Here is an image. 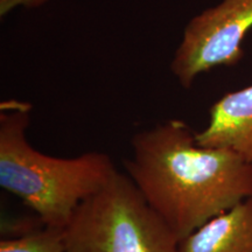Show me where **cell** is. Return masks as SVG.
Returning a JSON list of instances; mask_svg holds the SVG:
<instances>
[{
    "label": "cell",
    "instance_id": "obj_3",
    "mask_svg": "<svg viewBox=\"0 0 252 252\" xmlns=\"http://www.w3.org/2000/svg\"><path fill=\"white\" fill-rule=\"evenodd\" d=\"M179 242L119 172L77 207L64 228V252H178Z\"/></svg>",
    "mask_w": 252,
    "mask_h": 252
},
{
    "label": "cell",
    "instance_id": "obj_6",
    "mask_svg": "<svg viewBox=\"0 0 252 252\" xmlns=\"http://www.w3.org/2000/svg\"><path fill=\"white\" fill-rule=\"evenodd\" d=\"M178 252H252V197L182 238Z\"/></svg>",
    "mask_w": 252,
    "mask_h": 252
},
{
    "label": "cell",
    "instance_id": "obj_5",
    "mask_svg": "<svg viewBox=\"0 0 252 252\" xmlns=\"http://www.w3.org/2000/svg\"><path fill=\"white\" fill-rule=\"evenodd\" d=\"M198 145L229 150L252 163V86L232 91L213 104L209 123L196 132Z\"/></svg>",
    "mask_w": 252,
    "mask_h": 252
},
{
    "label": "cell",
    "instance_id": "obj_7",
    "mask_svg": "<svg viewBox=\"0 0 252 252\" xmlns=\"http://www.w3.org/2000/svg\"><path fill=\"white\" fill-rule=\"evenodd\" d=\"M64 228L42 224L0 242V252H64Z\"/></svg>",
    "mask_w": 252,
    "mask_h": 252
},
{
    "label": "cell",
    "instance_id": "obj_1",
    "mask_svg": "<svg viewBox=\"0 0 252 252\" xmlns=\"http://www.w3.org/2000/svg\"><path fill=\"white\" fill-rule=\"evenodd\" d=\"M131 145L127 175L179 241L252 197V163L229 150L198 145L184 121L138 132Z\"/></svg>",
    "mask_w": 252,
    "mask_h": 252
},
{
    "label": "cell",
    "instance_id": "obj_2",
    "mask_svg": "<svg viewBox=\"0 0 252 252\" xmlns=\"http://www.w3.org/2000/svg\"><path fill=\"white\" fill-rule=\"evenodd\" d=\"M31 111V104L19 100L0 105V186L41 223L65 228L77 207L118 171L105 153L55 158L39 152L27 139Z\"/></svg>",
    "mask_w": 252,
    "mask_h": 252
},
{
    "label": "cell",
    "instance_id": "obj_4",
    "mask_svg": "<svg viewBox=\"0 0 252 252\" xmlns=\"http://www.w3.org/2000/svg\"><path fill=\"white\" fill-rule=\"evenodd\" d=\"M252 28V0H222L191 18L171 62V71L189 89L198 75L232 67L243 59L244 37Z\"/></svg>",
    "mask_w": 252,
    "mask_h": 252
}]
</instances>
